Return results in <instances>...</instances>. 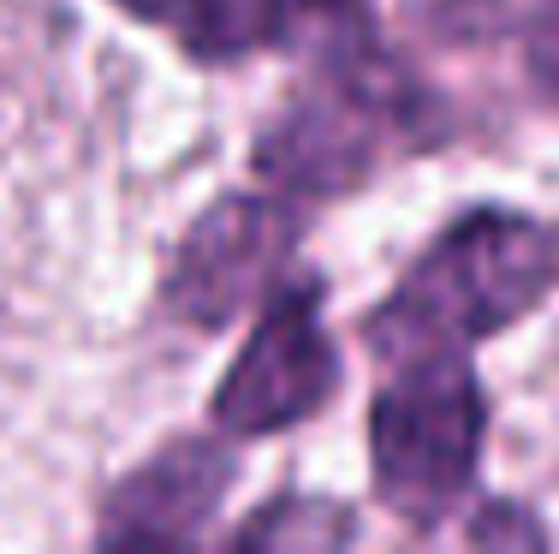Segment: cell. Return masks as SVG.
Instances as JSON below:
<instances>
[{
	"label": "cell",
	"mask_w": 559,
	"mask_h": 554,
	"mask_svg": "<svg viewBox=\"0 0 559 554\" xmlns=\"http://www.w3.org/2000/svg\"><path fill=\"white\" fill-rule=\"evenodd\" d=\"M262 31H269V48H304L316 60L376 43L369 0H262Z\"/></svg>",
	"instance_id": "cell-8"
},
{
	"label": "cell",
	"mask_w": 559,
	"mask_h": 554,
	"mask_svg": "<svg viewBox=\"0 0 559 554\" xmlns=\"http://www.w3.org/2000/svg\"><path fill=\"white\" fill-rule=\"evenodd\" d=\"M316 305H322L316 281H292L269 293L245 352L221 376L215 405H209L226 435L292 429L340 388V358H334V340L322 334Z\"/></svg>",
	"instance_id": "cell-5"
},
{
	"label": "cell",
	"mask_w": 559,
	"mask_h": 554,
	"mask_svg": "<svg viewBox=\"0 0 559 554\" xmlns=\"http://www.w3.org/2000/svg\"><path fill=\"white\" fill-rule=\"evenodd\" d=\"M298 239H304V215L286 197H257V191L221 197L191 221L185 245L173 250L167 305L197 328H226L233 316H245L257 298L274 293Z\"/></svg>",
	"instance_id": "cell-4"
},
{
	"label": "cell",
	"mask_w": 559,
	"mask_h": 554,
	"mask_svg": "<svg viewBox=\"0 0 559 554\" xmlns=\"http://www.w3.org/2000/svg\"><path fill=\"white\" fill-rule=\"evenodd\" d=\"M559 286V227L518 209H476L411 262V274L369 310L364 340L388 364L459 352L524 322Z\"/></svg>",
	"instance_id": "cell-1"
},
{
	"label": "cell",
	"mask_w": 559,
	"mask_h": 554,
	"mask_svg": "<svg viewBox=\"0 0 559 554\" xmlns=\"http://www.w3.org/2000/svg\"><path fill=\"white\" fill-rule=\"evenodd\" d=\"M524 66L542 96L559 102V0H542L524 24Z\"/></svg>",
	"instance_id": "cell-10"
},
{
	"label": "cell",
	"mask_w": 559,
	"mask_h": 554,
	"mask_svg": "<svg viewBox=\"0 0 559 554\" xmlns=\"http://www.w3.org/2000/svg\"><path fill=\"white\" fill-rule=\"evenodd\" d=\"M119 12L167 31L173 43L203 66L245 60L257 48H269L262 31V0H114Z\"/></svg>",
	"instance_id": "cell-7"
},
{
	"label": "cell",
	"mask_w": 559,
	"mask_h": 554,
	"mask_svg": "<svg viewBox=\"0 0 559 554\" xmlns=\"http://www.w3.org/2000/svg\"><path fill=\"white\" fill-rule=\"evenodd\" d=\"M357 537V519L340 500H316V495H286L269 500L257 519H245L233 531L238 549H345Z\"/></svg>",
	"instance_id": "cell-9"
},
{
	"label": "cell",
	"mask_w": 559,
	"mask_h": 554,
	"mask_svg": "<svg viewBox=\"0 0 559 554\" xmlns=\"http://www.w3.org/2000/svg\"><path fill=\"white\" fill-rule=\"evenodd\" d=\"M471 543H524V549H542L548 537H542V524L530 519V512H518V507H506V500H495V507L483 512V519L471 524Z\"/></svg>",
	"instance_id": "cell-11"
},
{
	"label": "cell",
	"mask_w": 559,
	"mask_h": 554,
	"mask_svg": "<svg viewBox=\"0 0 559 554\" xmlns=\"http://www.w3.org/2000/svg\"><path fill=\"white\" fill-rule=\"evenodd\" d=\"M226 483H233V459L221 441H173L150 465L126 471V478L102 500L96 543L102 549H185L197 543L209 519H215Z\"/></svg>",
	"instance_id": "cell-6"
},
{
	"label": "cell",
	"mask_w": 559,
	"mask_h": 554,
	"mask_svg": "<svg viewBox=\"0 0 559 554\" xmlns=\"http://www.w3.org/2000/svg\"><path fill=\"white\" fill-rule=\"evenodd\" d=\"M435 102L381 43L322 60V72L274 114L257 143V174L286 197H340L388 155L435 138Z\"/></svg>",
	"instance_id": "cell-2"
},
{
	"label": "cell",
	"mask_w": 559,
	"mask_h": 554,
	"mask_svg": "<svg viewBox=\"0 0 559 554\" xmlns=\"http://www.w3.org/2000/svg\"><path fill=\"white\" fill-rule=\"evenodd\" d=\"M488 435L483 381L459 352L405 358L369 405V483L393 519L441 524L476 483Z\"/></svg>",
	"instance_id": "cell-3"
}]
</instances>
